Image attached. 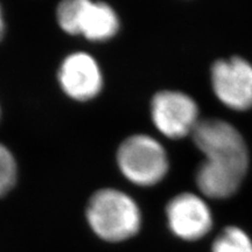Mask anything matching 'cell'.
I'll use <instances>...</instances> for the list:
<instances>
[{
  "instance_id": "12",
  "label": "cell",
  "mask_w": 252,
  "mask_h": 252,
  "mask_svg": "<svg viewBox=\"0 0 252 252\" xmlns=\"http://www.w3.org/2000/svg\"><path fill=\"white\" fill-rule=\"evenodd\" d=\"M4 35H5V21H4V17H2L1 7H0V41L2 40Z\"/></svg>"
},
{
  "instance_id": "4",
  "label": "cell",
  "mask_w": 252,
  "mask_h": 252,
  "mask_svg": "<svg viewBox=\"0 0 252 252\" xmlns=\"http://www.w3.org/2000/svg\"><path fill=\"white\" fill-rule=\"evenodd\" d=\"M151 118L157 130L169 139H181L191 134L200 122L196 102L187 94L173 90L154 94Z\"/></svg>"
},
{
  "instance_id": "8",
  "label": "cell",
  "mask_w": 252,
  "mask_h": 252,
  "mask_svg": "<svg viewBox=\"0 0 252 252\" xmlns=\"http://www.w3.org/2000/svg\"><path fill=\"white\" fill-rule=\"evenodd\" d=\"M119 27V18L111 6L89 0L78 20L77 35L93 42H104L111 40L118 33Z\"/></svg>"
},
{
  "instance_id": "6",
  "label": "cell",
  "mask_w": 252,
  "mask_h": 252,
  "mask_svg": "<svg viewBox=\"0 0 252 252\" xmlns=\"http://www.w3.org/2000/svg\"><path fill=\"white\" fill-rule=\"evenodd\" d=\"M214 93L230 109L244 111L252 106V65L243 59L217 61L212 68Z\"/></svg>"
},
{
  "instance_id": "3",
  "label": "cell",
  "mask_w": 252,
  "mask_h": 252,
  "mask_svg": "<svg viewBox=\"0 0 252 252\" xmlns=\"http://www.w3.org/2000/svg\"><path fill=\"white\" fill-rule=\"evenodd\" d=\"M116 160L126 180L140 187L158 185L169 169L165 147L149 134H133L123 140Z\"/></svg>"
},
{
  "instance_id": "2",
  "label": "cell",
  "mask_w": 252,
  "mask_h": 252,
  "mask_svg": "<svg viewBox=\"0 0 252 252\" xmlns=\"http://www.w3.org/2000/svg\"><path fill=\"white\" fill-rule=\"evenodd\" d=\"M86 215L94 234L110 243L132 238L143 223L138 203L128 194L115 188H103L93 194Z\"/></svg>"
},
{
  "instance_id": "13",
  "label": "cell",
  "mask_w": 252,
  "mask_h": 252,
  "mask_svg": "<svg viewBox=\"0 0 252 252\" xmlns=\"http://www.w3.org/2000/svg\"><path fill=\"white\" fill-rule=\"evenodd\" d=\"M0 116H1V110H0Z\"/></svg>"
},
{
  "instance_id": "11",
  "label": "cell",
  "mask_w": 252,
  "mask_h": 252,
  "mask_svg": "<svg viewBox=\"0 0 252 252\" xmlns=\"http://www.w3.org/2000/svg\"><path fill=\"white\" fill-rule=\"evenodd\" d=\"M18 179L17 160L8 147L0 143V197L14 187Z\"/></svg>"
},
{
  "instance_id": "7",
  "label": "cell",
  "mask_w": 252,
  "mask_h": 252,
  "mask_svg": "<svg viewBox=\"0 0 252 252\" xmlns=\"http://www.w3.org/2000/svg\"><path fill=\"white\" fill-rule=\"evenodd\" d=\"M63 93L77 102L94 99L103 89L104 80L98 62L86 52L65 56L58 72Z\"/></svg>"
},
{
  "instance_id": "10",
  "label": "cell",
  "mask_w": 252,
  "mask_h": 252,
  "mask_svg": "<svg viewBox=\"0 0 252 252\" xmlns=\"http://www.w3.org/2000/svg\"><path fill=\"white\" fill-rule=\"evenodd\" d=\"M88 0H62L56 9L59 26L64 33L76 36L80 15Z\"/></svg>"
},
{
  "instance_id": "9",
  "label": "cell",
  "mask_w": 252,
  "mask_h": 252,
  "mask_svg": "<svg viewBox=\"0 0 252 252\" xmlns=\"http://www.w3.org/2000/svg\"><path fill=\"white\" fill-rule=\"evenodd\" d=\"M212 252H252V239L238 226H226L212 245Z\"/></svg>"
},
{
  "instance_id": "1",
  "label": "cell",
  "mask_w": 252,
  "mask_h": 252,
  "mask_svg": "<svg viewBox=\"0 0 252 252\" xmlns=\"http://www.w3.org/2000/svg\"><path fill=\"white\" fill-rule=\"evenodd\" d=\"M206 157L196 173V184L204 196L226 198L236 193L249 167V154L241 133L229 123L203 119L191 133Z\"/></svg>"
},
{
  "instance_id": "5",
  "label": "cell",
  "mask_w": 252,
  "mask_h": 252,
  "mask_svg": "<svg viewBox=\"0 0 252 252\" xmlns=\"http://www.w3.org/2000/svg\"><path fill=\"white\" fill-rule=\"evenodd\" d=\"M167 224L182 241L203 238L213 228V214L202 197L193 193L176 195L166 206Z\"/></svg>"
}]
</instances>
